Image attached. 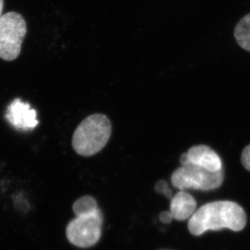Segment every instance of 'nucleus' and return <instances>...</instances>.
Returning <instances> with one entry per match:
<instances>
[{"label": "nucleus", "instance_id": "1", "mask_svg": "<svg viewBox=\"0 0 250 250\" xmlns=\"http://www.w3.org/2000/svg\"><path fill=\"white\" fill-rule=\"evenodd\" d=\"M247 216L243 208L236 202L218 201L203 205L197 209L188 223L193 236H199L207 231L229 229L241 231L245 229Z\"/></svg>", "mask_w": 250, "mask_h": 250}, {"label": "nucleus", "instance_id": "2", "mask_svg": "<svg viewBox=\"0 0 250 250\" xmlns=\"http://www.w3.org/2000/svg\"><path fill=\"white\" fill-rule=\"evenodd\" d=\"M111 135L108 117L104 114H94L77 126L72 136V147L81 156H93L104 149Z\"/></svg>", "mask_w": 250, "mask_h": 250}, {"label": "nucleus", "instance_id": "3", "mask_svg": "<svg viewBox=\"0 0 250 250\" xmlns=\"http://www.w3.org/2000/svg\"><path fill=\"white\" fill-rule=\"evenodd\" d=\"M26 34V22L21 15L15 12L2 15L0 18V59L17 60Z\"/></svg>", "mask_w": 250, "mask_h": 250}, {"label": "nucleus", "instance_id": "4", "mask_svg": "<svg viewBox=\"0 0 250 250\" xmlns=\"http://www.w3.org/2000/svg\"><path fill=\"white\" fill-rule=\"evenodd\" d=\"M104 214L98 208L90 214L77 215L66 229L70 243L80 248H89L96 245L101 237Z\"/></svg>", "mask_w": 250, "mask_h": 250}, {"label": "nucleus", "instance_id": "5", "mask_svg": "<svg viewBox=\"0 0 250 250\" xmlns=\"http://www.w3.org/2000/svg\"><path fill=\"white\" fill-rule=\"evenodd\" d=\"M224 182V171L211 172L194 165H185L171 175V184L180 190L194 188L202 191L215 189Z\"/></svg>", "mask_w": 250, "mask_h": 250}, {"label": "nucleus", "instance_id": "6", "mask_svg": "<svg viewBox=\"0 0 250 250\" xmlns=\"http://www.w3.org/2000/svg\"><path fill=\"white\" fill-rule=\"evenodd\" d=\"M181 166L194 165L211 172L223 170V163L220 157L214 149L206 145H198L191 147L180 158Z\"/></svg>", "mask_w": 250, "mask_h": 250}, {"label": "nucleus", "instance_id": "7", "mask_svg": "<svg viewBox=\"0 0 250 250\" xmlns=\"http://www.w3.org/2000/svg\"><path fill=\"white\" fill-rule=\"evenodd\" d=\"M5 119L10 125L20 131L34 129L39 124L37 120L36 111L31 109L29 104L19 99H15L8 106Z\"/></svg>", "mask_w": 250, "mask_h": 250}, {"label": "nucleus", "instance_id": "8", "mask_svg": "<svg viewBox=\"0 0 250 250\" xmlns=\"http://www.w3.org/2000/svg\"><path fill=\"white\" fill-rule=\"evenodd\" d=\"M197 210V202L192 195L185 190H180L172 197L170 203V210L173 219L185 221L190 219Z\"/></svg>", "mask_w": 250, "mask_h": 250}, {"label": "nucleus", "instance_id": "9", "mask_svg": "<svg viewBox=\"0 0 250 250\" xmlns=\"http://www.w3.org/2000/svg\"><path fill=\"white\" fill-rule=\"evenodd\" d=\"M234 35L239 46L250 51V13L244 17L236 24Z\"/></svg>", "mask_w": 250, "mask_h": 250}, {"label": "nucleus", "instance_id": "10", "mask_svg": "<svg viewBox=\"0 0 250 250\" xmlns=\"http://www.w3.org/2000/svg\"><path fill=\"white\" fill-rule=\"evenodd\" d=\"M96 200L91 196H84L73 203L72 209L76 215L90 214L98 209Z\"/></svg>", "mask_w": 250, "mask_h": 250}, {"label": "nucleus", "instance_id": "11", "mask_svg": "<svg viewBox=\"0 0 250 250\" xmlns=\"http://www.w3.org/2000/svg\"><path fill=\"white\" fill-rule=\"evenodd\" d=\"M155 191L159 193L164 194L170 200L173 197L172 192L168 188V185L165 181H159V182H157L156 186H155Z\"/></svg>", "mask_w": 250, "mask_h": 250}, {"label": "nucleus", "instance_id": "12", "mask_svg": "<svg viewBox=\"0 0 250 250\" xmlns=\"http://www.w3.org/2000/svg\"><path fill=\"white\" fill-rule=\"evenodd\" d=\"M241 163L248 171H250V145L244 149L241 155Z\"/></svg>", "mask_w": 250, "mask_h": 250}, {"label": "nucleus", "instance_id": "13", "mask_svg": "<svg viewBox=\"0 0 250 250\" xmlns=\"http://www.w3.org/2000/svg\"><path fill=\"white\" fill-rule=\"evenodd\" d=\"M159 219L162 223L164 224H168L171 223L173 217L171 215V212L170 211H164L162 212L161 214H159Z\"/></svg>", "mask_w": 250, "mask_h": 250}, {"label": "nucleus", "instance_id": "14", "mask_svg": "<svg viewBox=\"0 0 250 250\" xmlns=\"http://www.w3.org/2000/svg\"><path fill=\"white\" fill-rule=\"evenodd\" d=\"M2 9H3V0H0V18L2 16Z\"/></svg>", "mask_w": 250, "mask_h": 250}]
</instances>
